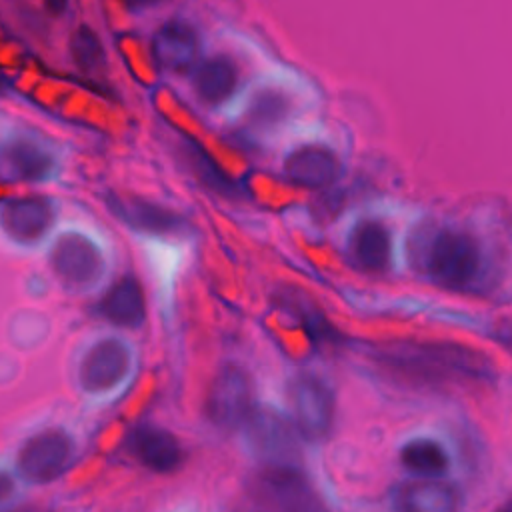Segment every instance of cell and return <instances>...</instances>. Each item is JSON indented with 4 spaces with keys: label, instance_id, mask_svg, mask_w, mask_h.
Wrapping results in <instances>:
<instances>
[{
    "label": "cell",
    "instance_id": "cell-8",
    "mask_svg": "<svg viewBox=\"0 0 512 512\" xmlns=\"http://www.w3.org/2000/svg\"><path fill=\"white\" fill-rule=\"evenodd\" d=\"M54 274L68 288H86L94 284L104 268L102 254L92 240L82 234H64L50 252Z\"/></svg>",
    "mask_w": 512,
    "mask_h": 512
},
{
    "label": "cell",
    "instance_id": "cell-18",
    "mask_svg": "<svg viewBox=\"0 0 512 512\" xmlns=\"http://www.w3.org/2000/svg\"><path fill=\"white\" fill-rule=\"evenodd\" d=\"M238 84L236 64L228 56H212L204 60L194 72V88L202 102L220 104L224 102Z\"/></svg>",
    "mask_w": 512,
    "mask_h": 512
},
{
    "label": "cell",
    "instance_id": "cell-25",
    "mask_svg": "<svg viewBox=\"0 0 512 512\" xmlns=\"http://www.w3.org/2000/svg\"><path fill=\"white\" fill-rule=\"evenodd\" d=\"M14 496V480L8 472L0 470V506Z\"/></svg>",
    "mask_w": 512,
    "mask_h": 512
},
{
    "label": "cell",
    "instance_id": "cell-19",
    "mask_svg": "<svg viewBox=\"0 0 512 512\" xmlns=\"http://www.w3.org/2000/svg\"><path fill=\"white\" fill-rule=\"evenodd\" d=\"M6 168L20 180H44L54 170V158L38 144L30 140H16L6 146L4 152Z\"/></svg>",
    "mask_w": 512,
    "mask_h": 512
},
{
    "label": "cell",
    "instance_id": "cell-10",
    "mask_svg": "<svg viewBox=\"0 0 512 512\" xmlns=\"http://www.w3.org/2000/svg\"><path fill=\"white\" fill-rule=\"evenodd\" d=\"M392 512H462L460 492L440 480H408L392 492Z\"/></svg>",
    "mask_w": 512,
    "mask_h": 512
},
{
    "label": "cell",
    "instance_id": "cell-24",
    "mask_svg": "<svg viewBox=\"0 0 512 512\" xmlns=\"http://www.w3.org/2000/svg\"><path fill=\"white\" fill-rule=\"evenodd\" d=\"M288 114V98L272 88L260 90L252 96L248 106V120L254 126H274Z\"/></svg>",
    "mask_w": 512,
    "mask_h": 512
},
{
    "label": "cell",
    "instance_id": "cell-23",
    "mask_svg": "<svg viewBox=\"0 0 512 512\" xmlns=\"http://www.w3.org/2000/svg\"><path fill=\"white\" fill-rule=\"evenodd\" d=\"M70 52L76 66L84 72H96L104 66L106 54L100 38L88 26H78L70 38Z\"/></svg>",
    "mask_w": 512,
    "mask_h": 512
},
{
    "label": "cell",
    "instance_id": "cell-15",
    "mask_svg": "<svg viewBox=\"0 0 512 512\" xmlns=\"http://www.w3.org/2000/svg\"><path fill=\"white\" fill-rule=\"evenodd\" d=\"M284 172L300 186L322 188L336 180L338 160L322 146H302L286 156Z\"/></svg>",
    "mask_w": 512,
    "mask_h": 512
},
{
    "label": "cell",
    "instance_id": "cell-3",
    "mask_svg": "<svg viewBox=\"0 0 512 512\" xmlns=\"http://www.w3.org/2000/svg\"><path fill=\"white\" fill-rule=\"evenodd\" d=\"M254 488L274 512H330L298 466H264L254 478Z\"/></svg>",
    "mask_w": 512,
    "mask_h": 512
},
{
    "label": "cell",
    "instance_id": "cell-20",
    "mask_svg": "<svg viewBox=\"0 0 512 512\" xmlns=\"http://www.w3.org/2000/svg\"><path fill=\"white\" fill-rule=\"evenodd\" d=\"M400 462L408 472L428 480H436L448 470L446 450L430 438H416L406 442L400 448Z\"/></svg>",
    "mask_w": 512,
    "mask_h": 512
},
{
    "label": "cell",
    "instance_id": "cell-22",
    "mask_svg": "<svg viewBox=\"0 0 512 512\" xmlns=\"http://www.w3.org/2000/svg\"><path fill=\"white\" fill-rule=\"evenodd\" d=\"M184 150L190 160V166L198 174V178L214 192L222 196H238V184L220 170V166L214 162L210 154L192 138H184Z\"/></svg>",
    "mask_w": 512,
    "mask_h": 512
},
{
    "label": "cell",
    "instance_id": "cell-27",
    "mask_svg": "<svg viewBox=\"0 0 512 512\" xmlns=\"http://www.w3.org/2000/svg\"><path fill=\"white\" fill-rule=\"evenodd\" d=\"M500 512H508V508H504V510H500Z\"/></svg>",
    "mask_w": 512,
    "mask_h": 512
},
{
    "label": "cell",
    "instance_id": "cell-16",
    "mask_svg": "<svg viewBox=\"0 0 512 512\" xmlns=\"http://www.w3.org/2000/svg\"><path fill=\"white\" fill-rule=\"evenodd\" d=\"M98 312L112 324L138 328L146 318L144 294L140 284L132 276L118 280L100 300Z\"/></svg>",
    "mask_w": 512,
    "mask_h": 512
},
{
    "label": "cell",
    "instance_id": "cell-4",
    "mask_svg": "<svg viewBox=\"0 0 512 512\" xmlns=\"http://www.w3.org/2000/svg\"><path fill=\"white\" fill-rule=\"evenodd\" d=\"M250 450L264 460V466H296L298 438L294 426L272 408H252L244 420Z\"/></svg>",
    "mask_w": 512,
    "mask_h": 512
},
{
    "label": "cell",
    "instance_id": "cell-7",
    "mask_svg": "<svg viewBox=\"0 0 512 512\" xmlns=\"http://www.w3.org/2000/svg\"><path fill=\"white\" fill-rule=\"evenodd\" d=\"M252 412V382L242 368L224 366L206 396V416L220 430H234Z\"/></svg>",
    "mask_w": 512,
    "mask_h": 512
},
{
    "label": "cell",
    "instance_id": "cell-13",
    "mask_svg": "<svg viewBox=\"0 0 512 512\" xmlns=\"http://www.w3.org/2000/svg\"><path fill=\"white\" fill-rule=\"evenodd\" d=\"M110 210L128 226L150 234H176L186 228L180 214L134 196H110Z\"/></svg>",
    "mask_w": 512,
    "mask_h": 512
},
{
    "label": "cell",
    "instance_id": "cell-1",
    "mask_svg": "<svg viewBox=\"0 0 512 512\" xmlns=\"http://www.w3.org/2000/svg\"><path fill=\"white\" fill-rule=\"evenodd\" d=\"M378 360L420 382L484 380L490 376V364L482 354L450 342H398L384 346Z\"/></svg>",
    "mask_w": 512,
    "mask_h": 512
},
{
    "label": "cell",
    "instance_id": "cell-2",
    "mask_svg": "<svg viewBox=\"0 0 512 512\" xmlns=\"http://www.w3.org/2000/svg\"><path fill=\"white\" fill-rule=\"evenodd\" d=\"M412 244L414 264L444 288H466L480 274V248L462 230L428 228Z\"/></svg>",
    "mask_w": 512,
    "mask_h": 512
},
{
    "label": "cell",
    "instance_id": "cell-26",
    "mask_svg": "<svg viewBox=\"0 0 512 512\" xmlns=\"http://www.w3.org/2000/svg\"><path fill=\"white\" fill-rule=\"evenodd\" d=\"M18 512H42V510H34V508H26V510H18Z\"/></svg>",
    "mask_w": 512,
    "mask_h": 512
},
{
    "label": "cell",
    "instance_id": "cell-17",
    "mask_svg": "<svg viewBox=\"0 0 512 512\" xmlns=\"http://www.w3.org/2000/svg\"><path fill=\"white\" fill-rule=\"evenodd\" d=\"M390 234L376 220L360 222L350 234V252L354 262L368 272H384L390 264Z\"/></svg>",
    "mask_w": 512,
    "mask_h": 512
},
{
    "label": "cell",
    "instance_id": "cell-12",
    "mask_svg": "<svg viewBox=\"0 0 512 512\" xmlns=\"http://www.w3.org/2000/svg\"><path fill=\"white\" fill-rule=\"evenodd\" d=\"M152 52L156 62L174 72H186L198 58V36L194 28L184 20L164 22L152 40Z\"/></svg>",
    "mask_w": 512,
    "mask_h": 512
},
{
    "label": "cell",
    "instance_id": "cell-11",
    "mask_svg": "<svg viewBox=\"0 0 512 512\" xmlns=\"http://www.w3.org/2000/svg\"><path fill=\"white\" fill-rule=\"evenodd\" d=\"M128 452L148 470L168 474L184 462L182 444L164 428L142 424L128 436Z\"/></svg>",
    "mask_w": 512,
    "mask_h": 512
},
{
    "label": "cell",
    "instance_id": "cell-9",
    "mask_svg": "<svg viewBox=\"0 0 512 512\" xmlns=\"http://www.w3.org/2000/svg\"><path fill=\"white\" fill-rule=\"evenodd\" d=\"M130 352L118 338L96 342L80 364V384L88 392H106L114 388L128 372Z\"/></svg>",
    "mask_w": 512,
    "mask_h": 512
},
{
    "label": "cell",
    "instance_id": "cell-14",
    "mask_svg": "<svg viewBox=\"0 0 512 512\" xmlns=\"http://www.w3.org/2000/svg\"><path fill=\"white\" fill-rule=\"evenodd\" d=\"M54 208L46 198H18L4 204L0 212V222L4 230L20 240L34 242L38 240L52 224Z\"/></svg>",
    "mask_w": 512,
    "mask_h": 512
},
{
    "label": "cell",
    "instance_id": "cell-5",
    "mask_svg": "<svg viewBox=\"0 0 512 512\" xmlns=\"http://www.w3.org/2000/svg\"><path fill=\"white\" fill-rule=\"evenodd\" d=\"M288 402L296 430L308 440H322L334 424L332 390L312 374H298L288 384Z\"/></svg>",
    "mask_w": 512,
    "mask_h": 512
},
{
    "label": "cell",
    "instance_id": "cell-6",
    "mask_svg": "<svg viewBox=\"0 0 512 512\" xmlns=\"http://www.w3.org/2000/svg\"><path fill=\"white\" fill-rule=\"evenodd\" d=\"M74 458L72 438L60 430L50 428L28 438L18 452L20 474L34 484H48L60 478Z\"/></svg>",
    "mask_w": 512,
    "mask_h": 512
},
{
    "label": "cell",
    "instance_id": "cell-21",
    "mask_svg": "<svg viewBox=\"0 0 512 512\" xmlns=\"http://www.w3.org/2000/svg\"><path fill=\"white\" fill-rule=\"evenodd\" d=\"M278 302L284 310H290L302 322V326L306 328L310 338H314L318 342H334L338 338L336 330L324 318L322 310H318L314 306V302H310L302 292H298L294 288H284Z\"/></svg>",
    "mask_w": 512,
    "mask_h": 512
}]
</instances>
